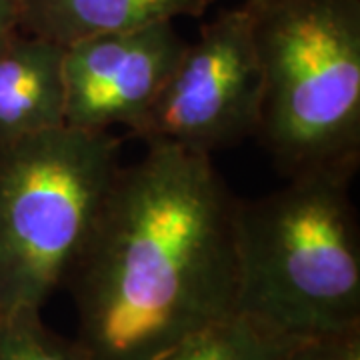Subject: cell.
<instances>
[{"instance_id":"6da1fadb","label":"cell","mask_w":360,"mask_h":360,"mask_svg":"<svg viewBox=\"0 0 360 360\" xmlns=\"http://www.w3.org/2000/svg\"><path fill=\"white\" fill-rule=\"evenodd\" d=\"M236 196L208 155L120 167L66 281L89 360H158L236 312Z\"/></svg>"},{"instance_id":"7a4b0ae2","label":"cell","mask_w":360,"mask_h":360,"mask_svg":"<svg viewBox=\"0 0 360 360\" xmlns=\"http://www.w3.org/2000/svg\"><path fill=\"white\" fill-rule=\"evenodd\" d=\"M356 168L307 170L236 200V312L292 338L360 326Z\"/></svg>"},{"instance_id":"3957f363","label":"cell","mask_w":360,"mask_h":360,"mask_svg":"<svg viewBox=\"0 0 360 360\" xmlns=\"http://www.w3.org/2000/svg\"><path fill=\"white\" fill-rule=\"evenodd\" d=\"M262 70L257 139L286 176L360 160V0L246 2Z\"/></svg>"},{"instance_id":"277c9868","label":"cell","mask_w":360,"mask_h":360,"mask_svg":"<svg viewBox=\"0 0 360 360\" xmlns=\"http://www.w3.org/2000/svg\"><path fill=\"white\" fill-rule=\"evenodd\" d=\"M120 170L110 130H49L0 148V314L40 310L65 283Z\"/></svg>"},{"instance_id":"5b68a950","label":"cell","mask_w":360,"mask_h":360,"mask_svg":"<svg viewBox=\"0 0 360 360\" xmlns=\"http://www.w3.org/2000/svg\"><path fill=\"white\" fill-rule=\"evenodd\" d=\"M260 103L262 70L252 13L243 2L202 25L130 134L146 146L210 156L257 136Z\"/></svg>"},{"instance_id":"8992f818","label":"cell","mask_w":360,"mask_h":360,"mask_svg":"<svg viewBox=\"0 0 360 360\" xmlns=\"http://www.w3.org/2000/svg\"><path fill=\"white\" fill-rule=\"evenodd\" d=\"M172 20L65 46V124L132 130L148 112L186 49Z\"/></svg>"},{"instance_id":"52a82bcc","label":"cell","mask_w":360,"mask_h":360,"mask_svg":"<svg viewBox=\"0 0 360 360\" xmlns=\"http://www.w3.org/2000/svg\"><path fill=\"white\" fill-rule=\"evenodd\" d=\"M65 46L16 34L0 51V148L65 127Z\"/></svg>"},{"instance_id":"ba28073f","label":"cell","mask_w":360,"mask_h":360,"mask_svg":"<svg viewBox=\"0 0 360 360\" xmlns=\"http://www.w3.org/2000/svg\"><path fill=\"white\" fill-rule=\"evenodd\" d=\"M210 0H18L20 30L68 46L78 40L202 16Z\"/></svg>"},{"instance_id":"9c48e42d","label":"cell","mask_w":360,"mask_h":360,"mask_svg":"<svg viewBox=\"0 0 360 360\" xmlns=\"http://www.w3.org/2000/svg\"><path fill=\"white\" fill-rule=\"evenodd\" d=\"M295 340L234 312L188 336L158 360H283Z\"/></svg>"},{"instance_id":"30bf717a","label":"cell","mask_w":360,"mask_h":360,"mask_svg":"<svg viewBox=\"0 0 360 360\" xmlns=\"http://www.w3.org/2000/svg\"><path fill=\"white\" fill-rule=\"evenodd\" d=\"M0 360H89L77 340L51 330L40 310H20L4 319Z\"/></svg>"},{"instance_id":"8fae6325","label":"cell","mask_w":360,"mask_h":360,"mask_svg":"<svg viewBox=\"0 0 360 360\" xmlns=\"http://www.w3.org/2000/svg\"><path fill=\"white\" fill-rule=\"evenodd\" d=\"M283 360H360V326L333 335L296 338Z\"/></svg>"},{"instance_id":"7c38bea8","label":"cell","mask_w":360,"mask_h":360,"mask_svg":"<svg viewBox=\"0 0 360 360\" xmlns=\"http://www.w3.org/2000/svg\"><path fill=\"white\" fill-rule=\"evenodd\" d=\"M20 32L18 0H0V51Z\"/></svg>"},{"instance_id":"4fadbf2b","label":"cell","mask_w":360,"mask_h":360,"mask_svg":"<svg viewBox=\"0 0 360 360\" xmlns=\"http://www.w3.org/2000/svg\"><path fill=\"white\" fill-rule=\"evenodd\" d=\"M4 319H6V316L0 314V336H2V328H4Z\"/></svg>"},{"instance_id":"5bb4252c","label":"cell","mask_w":360,"mask_h":360,"mask_svg":"<svg viewBox=\"0 0 360 360\" xmlns=\"http://www.w3.org/2000/svg\"><path fill=\"white\" fill-rule=\"evenodd\" d=\"M212 2V0H210ZM243 2H257V0H243Z\"/></svg>"}]
</instances>
